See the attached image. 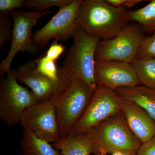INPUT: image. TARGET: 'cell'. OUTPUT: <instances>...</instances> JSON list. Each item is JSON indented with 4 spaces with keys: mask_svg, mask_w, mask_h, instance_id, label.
Listing matches in <instances>:
<instances>
[{
    "mask_svg": "<svg viewBox=\"0 0 155 155\" xmlns=\"http://www.w3.org/2000/svg\"><path fill=\"white\" fill-rule=\"evenodd\" d=\"M127 12L123 7H114L106 0L82 1L76 23L90 36L111 38L129 23Z\"/></svg>",
    "mask_w": 155,
    "mask_h": 155,
    "instance_id": "1",
    "label": "cell"
},
{
    "mask_svg": "<svg viewBox=\"0 0 155 155\" xmlns=\"http://www.w3.org/2000/svg\"><path fill=\"white\" fill-rule=\"evenodd\" d=\"M89 131L94 142L93 154L110 155L121 151L136 155L142 144L130 130L122 112Z\"/></svg>",
    "mask_w": 155,
    "mask_h": 155,
    "instance_id": "2",
    "label": "cell"
},
{
    "mask_svg": "<svg viewBox=\"0 0 155 155\" xmlns=\"http://www.w3.org/2000/svg\"><path fill=\"white\" fill-rule=\"evenodd\" d=\"M73 38L61 70L67 77L81 81L95 91L98 87L94 77L95 52L101 39L90 36L78 26Z\"/></svg>",
    "mask_w": 155,
    "mask_h": 155,
    "instance_id": "3",
    "label": "cell"
},
{
    "mask_svg": "<svg viewBox=\"0 0 155 155\" xmlns=\"http://www.w3.org/2000/svg\"><path fill=\"white\" fill-rule=\"evenodd\" d=\"M95 90L81 81L70 79L50 100L56 108L61 138L69 135L83 115Z\"/></svg>",
    "mask_w": 155,
    "mask_h": 155,
    "instance_id": "4",
    "label": "cell"
},
{
    "mask_svg": "<svg viewBox=\"0 0 155 155\" xmlns=\"http://www.w3.org/2000/svg\"><path fill=\"white\" fill-rule=\"evenodd\" d=\"M18 82L16 71L11 69L1 81L0 118L9 127L21 122L25 110L40 103L31 91Z\"/></svg>",
    "mask_w": 155,
    "mask_h": 155,
    "instance_id": "5",
    "label": "cell"
},
{
    "mask_svg": "<svg viewBox=\"0 0 155 155\" xmlns=\"http://www.w3.org/2000/svg\"><path fill=\"white\" fill-rule=\"evenodd\" d=\"M45 11L26 12L16 11L11 14L13 20V35L8 55L0 64V74L3 76L11 70V63L19 52L36 54L41 48L33 38L32 30L40 18L51 13Z\"/></svg>",
    "mask_w": 155,
    "mask_h": 155,
    "instance_id": "6",
    "label": "cell"
},
{
    "mask_svg": "<svg viewBox=\"0 0 155 155\" xmlns=\"http://www.w3.org/2000/svg\"><path fill=\"white\" fill-rule=\"evenodd\" d=\"M146 37L138 24L128 23L114 37L100 41L96 50V61H121L130 64Z\"/></svg>",
    "mask_w": 155,
    "mask_h": 155,
    "instance_id": "7",
    "label": "cell"
},
{
    "mask_svg": "<svg viewBox=\"0 0 155 155\" xmlns=\"http://www.w3.org/2000/svg\"><path fill=\"white\" fill-rule=\"evenodd\" d=\"M123 100L114 91L98 86L86 110L70 134L88 132L106 119L122 112Z\"/></svg>",
    "mask_w": 155,
    "mask_h": 155,
    "instance_id": "8",
    "label": "cell"
},
{
    "mask_svg": "<svg viewBox=\"0 0 155 155\" xmlns=\"http://www.w3.org/2000/svg\"><path fill=\"white\" fill-rule=\"evenodd\" d=\"M24 130L50 143L61 139L56 108L51 101L40 102L25 110L21 122Z\"/></svg>",
    "mask_w": 155,
    "mask_h": 155,
    "instance_id": "9",
    "label": "cell"
},
{
    "mask_svg": "<svg viewBox=\"0 0 155 155\" xmlns=\"http://www.w3.org/2000/svg\"><path fill=\"white\" fill-rule=\"evenodd\" d=\"M82 0H73L72 2L59 8L51 20L33 34V38L40 48L44 47L51 40L66 41L73 38L77 25L78 12Z\"/></svg>",
    "mask_w": 155,
    "mask_h": 155,
    "instance_id": "10",
    "label": "cell"
},
{
    "mask_svg": "<svg viewBox=\"0 0 155 155\" xmlns=\"http://www.w3.org/2000/svg\"><path fill=\"white\" fill-rule=\"evenodd\" d=\"M94 77L98 86L115 91L122 87L141 85L130 63L117 61H96Z\"/></svg>",
    "mask_w": 155,
    "mask_h": 155,
    "instance_id": "11",
    "label": "cell"
},
{
    "mask_svg": "<svg viewBox=\"0 0 155 155\" xmlns=\"http://www.w3.org/2000/svg\"><path fill=\"white\" fill-rule=\"evenodd\" d=\"M16 73L18 81L28 87L40 102L51 100L70 79L51 80L37 71L34 60L22 64L16 70Z\"/></svg>",
    "mask_w": 155,
    "mask_h": 155,
    "instance_id": "12",
    "label": "cell"
},
{
    "mask_svg": "<svg viewBox=\"0 0 155 155\" xmlns=\"http://www.w3.org/2000/svg\"><path fill=\"white\" fill-rule=\"evenodd\" d=\"M122 112L130 130L141 143L154 137L155 121L143 108L123 99Z\"/></svg>",
    "mask_w": 155,
    "mask_h": 155,
    "instance_id": "13",
    "label": "cell"
},
{
    "mask_svg": "<svg viewBox=\"0 0 155 155\" xmlns=\"http://www.w3.org/2000/svg\"><path fill=\"white\" fill-rule=\"evenodd\" d=\"M52 145L62 155H92L94 149V142L90 131L69 134Z\"/></svg>",
    "mask_w": 155,
    "mask_h": 155,
    "instance_id": "14",
    "label": "cell"
},
{
    "mask_svg": "<svg viewBox=\"0 0 155 155\" xmlns=\"http://www.w3.org/2000/svg\"><path fill=\"white\" fill-rule=\"evenodd\" d=\"M123 99L141 107L155 121V90L142 85L122 87L115 91Z\"/></svg>",
    "mask_w": 155,
    "mask_h": 155,
    "instance_id": "15",
    "label": "cell"
},
{
    "mask_svg": "<svg viewBox=\"0 0 155 155\" xmlns=\"http://www.w3.org/2000/svg\"><path fill=\"white\" fill-rule=\"evenodd\" d=\"M23 155H62L50 143L24 130L21 142Z\"/></svg>",
    "mask_w": 155,
    "mask_h": 155,
    "instance_id": "16",
    "label": "cell"
},
{
    "mask_svg": "<svg viewBox=\"0 0 155 155\" xmlns=\"http://www.w3.org/2000/svg\"><path fill=\"white\" fill-rule=\"evenodd\" d=\"M127 14L129 22L137 23L145 33L155 32V0L141 8L127 11Z\"/></svg>",
    "mask_w": 155,
    "mask_h": 155,
    "instance_id": "17",
    "label": "cell"
},
{
    "mask_svg": "<svg viewBox=\"0 0 155 155\" xmlns=\"http://www.w3.org/2000/svg\"><path fill=\"white\" fill-rule=\"evenodd\" d=\"M130 64L141 85L155 90V58H136Z\"/></svg>",
    "mask_w": 155,
    "mask_h": 155,
    "instance_id": "18",
    "label": "cell"
},
{
    "mask_svg": "<svg viewBox=\"0 0 155 155\" xmlns=\"http://www.w3.org/2000/svg\"><path fill=\"white\" fill-rule=\"evenodd\" d=\"M36 69L38 72L54 81H59L67 77L61 70V67H58L55 61L48 59L46 56L34 60Z\"/></svg>",
    "mask_w": 155,
    "mask_h": 155,
    "instance_id": "19",
    "label": "cell"
},
{
    "mask_svg": "<svg viewBox=\"0 0 155 155\" xmlns=\"http://www.w3.org/2000/svg\"><path fill=\"white\" fill-rule=\"evenodd\" d=\"M73 0H26L25 8L33 11H44L54 6L62 8L72 2Z\"/></svg>",
    "mask_w": 155,
    "mask_h": 155,
    "instance_id": "20",
    "label": "cell"
},
{
    "mask_svg": "<svg viewBox=\"0 0 155 155\" xmlns=\"http://www.w3.org/2000/svg\"><path fill=\"white\" fill-rule=\"evenodd\" d=\"M136 58H155V32L151 36H146L143 39Z\"/></svg>",
    "mask_w": 155,
    "mask_h": 155,
    "instance_id": "21",
    "label": "cell"
},
{
    "mask_svg": "<svg viewBox=\"0 0 155 155\" xmlns=\"http://www.w3.org/2000/svg\"><path fill=\"white\" fill-rule=\"evenodd\" d=\"M11 19L7 16H0V50L6 43L12 40L13 28Z\"/></svg>",
    "mask_w": 155,
    "mask_h": 155,
    "instance_id": "22",
    "label": "cell"
},
{
    "mask_svg": "<svg viewBox=\"0 0 155 155\" xmlns=\"http://www.w3.org/2000/svg\"><path fill=\"white\" fill-rule=\"evenodd\" d=\"M26 0H0V16H7L16 9L25 8Z\"/></svg>",
    "mask_w": 155,
    "mask_h": 155,
    "instance_id": "23",
    "label": "cell"
},
{
    "mask_svg": "<svg viewBox=\"0 0 155 155\" xmlns=\"http://www.w3.org/2000/svg\"><path fill=\"white\" fill-rule=\"evenodd\" d=\"M65 49L64 45L59 43L58 41L54 40L47 51L45 56L50 60L56 61L64 53Z\"/></svg>",
    "mask_w": 155,
    "mask_h": 155,
    "instance_id": "24",
    "label": "cell"
},
{
    "mask_svg": "<svg viewBox=\"0 0 155 155\" xmlns=\"http://www.w3.org/2000/svg\"><path fill=\"white\" fill-rule=\"evenodd\" d=\"M136 155H155V136L149 141L142 143Z\"/></svg>",
    "mask_w": 155,
    "mask_h": 155,
    "instance_id": "25",
    "label": "cell"
},
{
    "mask_svg": "<svg viewBox=\"0 0 155 155\" xmlns=\"http://www.w3.org/2000/svg\"><path fill=\"white\" fill-rule=\"evenodd\" d=\"M106 2L113 6L117 8L127 7L131 8L139 3L144 1L142 0H106Z\"/></svg>",
    "mask_w": 155,
    "mask_h": 155,
    "instance_id": "26",
    "label": "cell"
},
{
    "mask_svg": "<svg viewBox=\"0 0 155 155\" xmlns=\"http://www.w3.org/2000/svg\"><path fill=\"white\" fill-rule=\"evenodd\" d=\"M110 155H130L126 153L123 152L121 151H116L115 152L112 153Z\"/></svg>",
    "mask_w": 155,
    "mask_h": 155,
    "instance_id": "27",
    "label": "cell"
},
{
    "mask_svg": "<svg viewBox=\"0 0 155 155\" xmlns=\"http://www.w3.org/2000/svg\"><path fill=\"white\" fill-rule=\"evenodd\" d=\"M92 155H109L108 154H101V153H97L93 154Z\"/></svg>",
    "mask_w": 155,
    "mask_h": 155,
    "instance_id": "28",
    "label": "cell"
}]
</instances>
